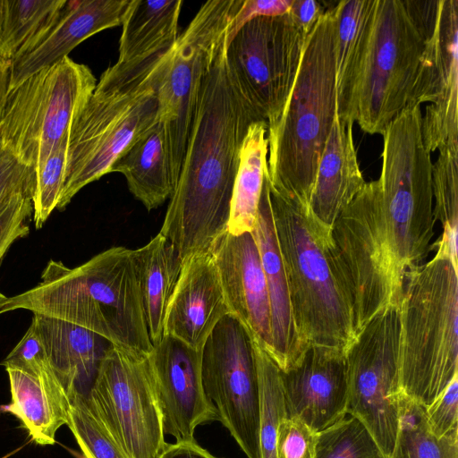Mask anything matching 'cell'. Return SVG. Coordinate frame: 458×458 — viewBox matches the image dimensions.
Wrapping results in <instances>:
<instances>
[{"label": "cell", "instance_id": "60d3db41", "mask_svg": "<svg viewBox=\"0 0 458 458\" xmlns=\"http://www.w3.org/2000/svg\"><path fill=\"white\" fill-rule=\"evenodd\" d=\"M33 213L32 197L14 199L0 215V262L10 246L30 232L26 221Z\"/></svg>", "mask_w": 458, "mask_h": 458}, {"label": "cell", "instance_id": "4dcf8cb0", "mask_svg": "<svg viewBox=\"0 0 458 458\" xmlns=\"http://www.w3.org/2000/svg\"><path fill=\"white\" fill-rule=\"evenodd\" d=\"M391 458H458V432L436 437L425 407L400 393L399 427Z\"/></svg>", "mask_w": 458, "mask_h": 458}, {"label": "cell", "instance_id": "ba28073f", "mask_svg": "<svg viewBox=\"0 0 458 458\" xmlns=\"http://www.w3.org/2000/svg\"><path fill=\"white\" fill-rule=\"evenodd\" d=\"M420 106L405 107L384 131L381 189L383 228L397 280L431 250L432 162L421 131Z\"/></svg>", "mask_w": 458, "mask_h": 458}, {"label": "cell", "instance_id": "bcb514c9", "mask_svg": "<svg viewBox=\"0 0 458 458\" xmlns=\"http://www.w3.org/2000/svg\"><path fill=\"white\" fill-rule=\"evenodd\" d=\"M12 61L0 58V115L10 90Z\"/></svg>", "mask_w": 458, "mask_h": 458}, {"label": "cell", "instance_id": "1f68e13d", "mask_svg": "<svg viewBox=\"0 0 458 458\" xmlns=\"http://www.w3.org/2000/svg\"><path fill=\"white\" fill-rule=\"evenodd\" d=\"M253 347L259 388V458H276V442L278 426L284 418H287L281 370L254 340Z\"/></svg>", "mask_w": 458, "mask_h": 458}, {"label": "cell", "instance_id": "f1b7e54d", "mask_svg": "<svg viewBox=\"0 0 458 458\" xmlns=\"http://www.w3.org/2000/svg\"><path fill=\"white\" fill-rule=\"evenodd\" d=\"M267 123H253L249 127L240 150L239 165L231 199L228 233H251L257 220L259 204L267 174Z\"/></svg>", "mask_w": 458, "mask_h": 458}, {"label": "cell", "instance_id": "6da1fadb", "mask_svg": "<svg viewBox=\"0 0 458 458\" xmlns=\"http://www.w3.org/2000/svg\"><path fill=\"white\" fill-rule=\"evenodd\" d=\"M226 42L219 46L202 81L178 181L159 232L182 264L211 251L228 232L242 141L250 124L264 121L228 69Z\"/></svg>", "mask_w": 458, "mask_h": 458}, {"label": "cell", "instance_id": "9a60e30c", "mask_svg": "<svg viewBox=\"0 0 458 458\" xmlns=\"http://www.w3.org/2000/svg\"><path fill=\"white\" fill-rule=\"evenodd\" d=\"M201 377L218 420L248 458H259V388L253 339L231 313L219 320L203 345Z\"/></svg>", "mask_w": 458, "mask_h": 458}, {"label": "cell", "instance_id": "83f0119b", "mask_svg": "<svg viewBox=\"0 0 458 458\" xmlns=\"http://www.w3.org/2000/svg\"><path fill=\"white\" fill-rule=\"evenodd\" d=\"M181 0H131L122 22L116 62L131 63L172 48L178 38Z\"/></svg>", "mask_w": 458, "mask_h": 458}, {"label": "cell", "instance_id": "7bdbcfd3", "mask_svg": "<svg viewBox=\"0 0 458 458\" xmlns=\"http://www.w3.org/2000/svg\"><path fill=\"white\" fill-rule=\"evenodd\" d=\"M292 4L293 0H243L233 19L227 38L254 18L275 17L288 13Z\"/></svg>", "mask_w": 458, "mask_h": 458}, {"label": "cell", "instance_id": "277c9868", "mask_svg": "<svg viewBox=\"0 0 458 458\" xmlns=\"http://www.w3.org/2000/svg\"><path fill=\"white\" fill-rule=\"evenodd\" d=\"M335 31V5L325 11L307 37L283 110L267 123L269 186L309 205L337 114Z\"/></svg>", "mask_w": 458, "mask_h": 458}, {"label": "cell", "instance_id": "5b68a950", "mask_svg": "<svg viewBox=\"0 0 458 458\" xmlns=\"http://www.w3.org/2000/svg\"><path fill=\"white\" fill-rule=\"evenodd\" d=\"M268 188L300 340L306 348L345 354L356 335L351 305L331 258V229L316 218L309 204Z\"/></svg>", "mask_w": 458, "mask_h": 458}, {"label": "cell", "instance_id": "d6a6232c", "mask_svg": "<svg viewBox=\"0 0 458 458\" xmlns=\"http://www.w3.org/2000/svg\"><path fill=\"white\" fill-rule=\"evenodd\" d=\"M66 0H3L0 58L11 60Z\"/></svg>", "mask_w": 458, "mask_h": 458}, {"label": "cell", "instance_id": "b9f144b4", "mask_svg": "<svg viewBox=\"0 0 458 458\" xmlns=\"http://www.w3.org/2000/svg\"><path fill=\"white\" fill-rule=\"evenodd\" d=\"M406 13L424 43L428 41L437 28L440 14L441 0H402Z\"/></svg>", "mask_w": 458, "mask_h": 458}, {"label": "cell", "instance_id": "ab89813d", "mask_svg": "<svg viewBox=\"0 0 458 458\" xmlns=\"http://www.w3.org/2000/svg\"><path fill=\"white\" fill-rule=\"evenodd\" d=\"M425 413L429 429L436 437L458 432V376L425 407Z\"/></svg>", "mask_w": 458, "mask_h": 458}, {"label": "cell", "instance_id": "2e32d148", "mask_svg": "<svg viewBox=\"0 0 458 458\" xmlns=\"http://www.w3.org/2000/svg\"><path fill=\"white\" fill-rule=\"evenodd\" d=\"M423 103H429L421 117L428 151L458 140V0H441L436 30L424 43L407 106Z\"/></svg>", "mask_w": 458, "mask_h": 458}, {"label": "cell", "instance_id": "7a4b0ae2", "mask_svg": "<svg viewBox=\"0 0 458 458\" xmlns=\"http://www.w3.org/2000/svg\"><path fill=\"white\" fill-rule=\"evenodd\" d=\"M19 309L80 326L133 354L148 356L153 349L131 250L124 247L73 268L51 259L40 283L7 297L1 311Z\"/></svg>", "mask_w": 458, "mask_h": 458}, {"label": "cell", "instance_id": "e575fe53", "mask_svg": "<svg viewBox=\"0 0 458 458\" xmlns=\"http://www.w3.org/2000/svg\"><path fill=\"white\" fill-rule=\"evenodd\" d=\"M315 458H387L367 428L349 415L318 433Z\"/></svg>", "mask_w": 458, "mask_h": 458}, {"label": "cell", "instance_id": "d4e9b609", "mask_svg": "<svg viewBox=\"0 0 458 458\" xmlns=\"http://www.w3.org/2000/svg\"><path fill=\"white\" fill-rule=\"evenodd\" d=\"M11 402L0 407L19 419L30 439L39 445H52L58 429L67 424L71 398L52 365L39 374L5 369Z\"/></svg>", "mask_w": 458, "mask_h": 458}, {"label": "cell", "instance_id": "f6af8a7d", "mask_svg": "<svg viewBox=\"0 0 458 458\" xmlns=\"http://www.w3.org/2000/svg\"><path fill=\"white\" fill-rule=\"evenodd\" d=\"M157 458H217L201 447L197 442L181 441L166 444Z\"/></svg>", "mask_w": 458, "mask_h": 458}, {"label": "cell", "instance_id": "3957f363", "mask_svg": "<svg viewBox=\"0 0 458 458\" xmlns=\"http://www.w3.org/2000/svg\"><path fill=\"white\" fill-rule=\"evenodd\" d=\"M172 48L131 63L116 62L103 72L70 127L57 209L109 174L114 162L159 122L157 90Z\"/></svg>", "mask_w": 458, "mask_h": 458}, {"label": "cell", "instance_id": "ee69618b", "mask_svg": "<svg viewBox=\"0 0 458 458\" xmlns=\"http://www.w3.org/2000/svg\"><path fill=\"white\" fill-rule=\"evenodd\" d=\"M325 11L315 0H293L289 15L294 23L308 36Z\"/></svg>", "mask_w": 458, "mask_h": 458}, {"label": "cell", "instance_id": "8992f818", "mask_svg": "<svg viewBox=\"0 0 458 458\" xmlns=\"http://www.w3.org/2000/svg\"><path fill=\"white\" fill-rule=\"evenodd\" d=\"M458 267L434 255L403 276L399 388L428 407L458 376Z\"/></svg>", "mask_w": 458, "mask_h": 458}, {"label": "cell", "instance_id": "836d02e7", "mask_svg": "<svg viewBox=\"0 0 458 458\" xmlns=\"http://www.w3.org/2000/svg\"><path fill=\"white\" fill-rule=\"evenodd\" d=\"M84 458H130L83 394L75 395L67 424Z\"/></svg>", "mask_w": 458, "mask_h": 458}, {"label": "cell", "instance_id": "ffe728a7", "mask_svg": "<svg viewBox=\"0 0 458 458\" xmlns=\"http://www.w3.org/2000/svg\"><path fill=\"white\" fill-rule=\"evenodd\" d=\"M231 314L252 339L271 352L270 308L259 251L251 233H226L211 250Z\"/></svg>", "mask_w": 458, "mask_h": 458}, {"label": "cell", "instance_id": "603a6c76", "mask_svg": "<svg viewBox=\"0 0 458 458\" xmlns=\"http://www.w3.org/2000/svg\"><path fill=\"white\" fill-rule=\"evenodd\" d=\"M353 123L337 114L335 117L310 200L312 214L330 229L366 183L354 147Z\"/></svg>", "mask_w": 458, "mask_h": 458}, {"label": "cell", "instance_id": "f546056e", "mask_svg": "<svg viewBox=\"0 0 458 458\" xmlns=\"http://www.w3.org/2000/svg\"><path fill=\"white\" fill-rule=\"evenodd\" d=\"M432 165L433 215L443 228L438 241L431 244L436 254L457 266L458 225V140L448 141L439 149Z\"/></svg>", "mask_w": 458, "mask_h": 458}, {"label": "cell", "instance_id": "30bf717a", "mask_svg": "<svg viewBox=\"0 0 458 458\" xmlns=\"http://www.w3.org/2000/svg\"><path fill=\"white\" fill-rule=\"evenodd\" d=\"M330 253L351 305L356 336L382 310L399 308L403 284L385 236L378 179L366 182L336 218Z\"/></svg>", "mask_w": 458, "mask_h": 458}, {"label": "cell", "instance_id": "4316f807", "mask_svg": "<svg viewBox=\"0 0 458 458\" xmlns=\"http://www.w3.org/2000/svg\"><path fill=\"white\" fill-rule=\"evenodd\" d=\"M122 174L131 193L148 210L161 206L174 191L163 123L158 122L113 165L110 173Z\"/></svg>", "mask_w": 458, "mask_h": 458}, {"label": "cell", "instance_id": "484cf974", "mask_svg": "<svg viewBox=\"0 0 458 458\" xmlns=\"http://www.w3.org/2000/svg\"><path fill=\"white\" fill-rule=\"evenodd\" d=\"M148 335L153 345L164 336V322L182 268V261L160 233L131 250Z\"/></svg>", "mask_w": 458, "mask_h": 458}, {"label": "cell", "instance_id": "7402d4cb", "mask_svg": "<svg viewBox=\"0 0 458 458\" xmlns=\"http://www.w3.org/2000/svg\"><path fill=\"white\" fill-rule=\"evenodd\" d=\"M251 233L259 251L269 299L272 346L268 355L281 371L286 372L300 362L309 347L301 344L293 319L286 275L274 228L267 175Z\"/></svg>", "mask_w": 458, "mask_h": 458}, {"label": "cell", "instance_id": "52a82bcc", "mask_svg": "<svg viewBox=\"0 0 458 458\" xmlns=\"http://www.w3.org/2000/svg\"><path fill=\"white\" fill-rule=\"evenodd\" d=\"M423 48L402 0H374L350 72L337 89V115L382 135L408 105Z\"/></svg>", "mask_w": 458, "mask_h": 458}, {"label": "cell", "instance_id": "d590c367", "mask_svg": "<svg viewBox=\"0 0 458 458\" xmlns=\"http://www.w3.org/2000/svg\"><path fill=\"white\" fill-rule=\"evenodd\" d=\"M374 0H342L335 4L336 90L346 80L361 44Z\"/></svg>", "mask_w": 458, "mask_h": 458}, {"label": "cell", "instance_id": "cb8c5ba5", "mask_svg": "<svg viewBox=\"0 0 458 458\" xmlns=\"http://www.w3.org/2000/svg\"><path fill=\"white\" fill-rule=\"evenodd\" d=\"M31 323L71 400L77 394L86 395L112 344L84 327L60 319L33 315Z\"/></svg>", "mask_w": 458, "mask_h": 458}, {"label": "cell", "instance_id": "f35d334b", "mask_svg": "<svg viewBox=\"0 0 458 458\" xmlns=\"http://www.w3.org/2000/svg\"><path fill=\"white\" fill-rule=\"evenodd\" d=\"M318 432L298 419L284 418L278 426L276 458H315Z\"/></svg>", "mask_w": 458, "mask_h": 458}, {"label": "cell", "instance_id": "c3c4849f", "mask_svg": "<svg viewBox=\"0 0 458 458\" xmlns=\"http://www.w3.org/2000/svg\"><path fill=\"white\" fill-rule=\"evenodd\" d=\"M2 17H3V0H0V39H1Z\"/></svg>", "mask_w": 458, "mask_h": 458}, {"label": "cell", "instance_id": "74e56055", "mask_svg": "<svg viewBox=\"0 0 458 458\" xmlns=\"http://www.w3.org/2000/svg\"><path fill=\"white\" fill-rule=\"evenodd\" d=\"M35 170L0 140V215L16 199L33 195Z\"/></svg>", "mask_w": 458, "mask_h": 458}, {"label": "cell", "instance_id": "8fae6325", "mask_svg": "<svg viewBox=\"0 0 458 458\" xmlns=\"http://www.w3.org/2000/svg\"><path fill=\"white\" fill-rule=\"evenodd\" d=\"M243 0H213L201 5L175 41L157 90L173 180L177 183L202 81L227 38Z\"/></svg>", "mask_w": 458, "mask_h": 458}, {"label": "cell", "instance_id": "ac0fdd59", "mask_svg": "<svg viewBox=\"0 0 458 458\" xmlns=\"http://www.w3.org/2000/svg\"><path fill=\"white\" fill-rule=\"evenodd\" d=\"M130 1H65L12 59L10 89L39 70L68 56L86 38L122 25Z\"/></svg>", "mask_w": 458, "mask_h": 458}, {"label": "cell", "instance_id": "44dd1931", "mask_svg": "<svg viewBox=\"0 0 458 458\" xmlns=\"http://www.w3.org/2000/svg\"><path fill=\"white\" fill-rule=\"evenodd\" d=\"M229 313L212 252L185 259L166 310L164 335L201 351L216 324Z\"/></svg>", "mask_w": 458, "mask_h": 458}, {"label": "cell", "instance_id": "e0dca14e", "mask_svg": "<svg viewBox=\"0 0 458 458\" xmlns=\"http://www.w3.org/2000/svg\"><path fill=\"white\" fill-rule=\"evenodd\" d=\"M163 418L164 433L176 442L194 440L199 425L218 420L201 377V351L167 335L148 356Z\"/></svg>", "mask_w": 458, "mask_h": 458}, {"label": "cell", "instance_id": "4fadbf2b", "mask_svg": "<svg viewBox=\"0 0 458 458\" xmlns=\"http://www.w3.org/2000/svg\"><path fill=\"white\" fill-rule=\"evenodd\" d=\"M130 458H157L166 443L148 356L113 345L85 395Z\"/></svg>", "mask_w": 458, "mask_h": 458}, {"label": "cell", "instance_id": "d6986e66", "mask_svg": "<svg viewBox=\"0 0 458 458\" xmlns=\"http://www.w3.org/2000/svg\"><path fill=\"white\" fill-rule=\"evenodd\" d=\"M281 380L287 418L318 433L347 415L344 354L310 345L295 367L281 371Z\"/></svg>", "mask_w": 458, "mask_h": 458}, {"label": "cell", "instance_id": "8d00e7d4", "mask_svg": "<svg viewBox=\"0 0 458 458\" xmlns=\"http://www.w3.org/2000/svg\"><path fill=\"white\" fill-rule=\"evenodd\" d=\"M67 144L68 137L60 142L42 167L35 173L32 214L36 228L42 227L56 208L64 182Z\"/></svg>", "mask_w": 458, "mask_h": 458}, {"label": "cell", "instance_id": "7dc6e473", "mask_svg": "<svg viewBox=\"0 0 458 458\" xmlns=\"http://www.w3.org/2000/svg\"><path fill=\"white\" fill-rule=\"evenodd\" d=\"M7 297L0 292V314H2V308L6 301Z\"/></svg>", "mask_w": 458, "mask_h": 458}, {"label": "cell", "instance_id": "9c48e42d", "mask_svg": "<svg viewBox=\"0 0 458 458\" xmlns=\"http://www.w3.org/2000/svg\"><path fill=\"white\" fill-rule=\"evenodd\" d=\"M96 85L91 70L69 56L39 70L10 89L0 115V140L36 173L69 136Z\"/></svg>", "mask_w": 458, "mask_h": 458}, {"label": "cell", "instance_id": "5bb4252c", "mask_svg": "<svg viewBox=\"0 0 458 458\" xmlns=\"http://www.w3.org/2000/svg\"><path fill=\"white\" fill-rule=\"evenodd\" d=\"M308 36L285 13L254 18L227 38L228 69L245 98L267 123L283 110Z\"/></svg>", "mask_w": 458, "mask_h": 458}, {"label": "cell", "instance_id": "7c38bea8", "mask_svg": "<svg viewBox=\"0 0 458 458\" xmlns=\"http://www.w3.org/2000/svg\"><path fill=\"white\" fill-rule=\"evenodd\" d=\"M399 308L376 315L344 354L346 412L369 430L391 458L399 427Z\"/></svg>", "mask_w": 458, "mask_h": 458}]
</instances>
